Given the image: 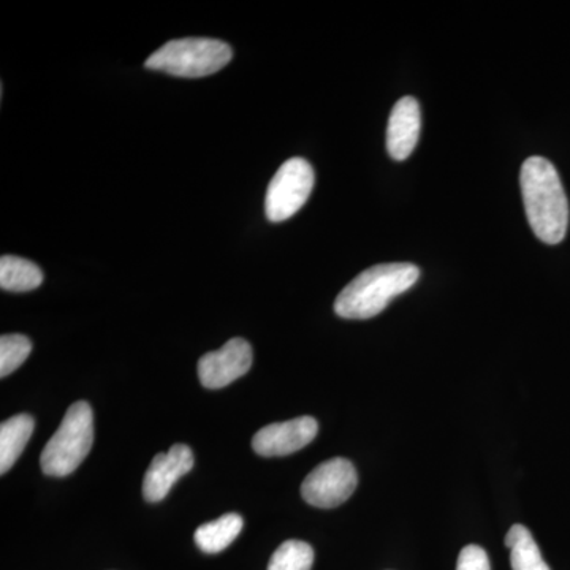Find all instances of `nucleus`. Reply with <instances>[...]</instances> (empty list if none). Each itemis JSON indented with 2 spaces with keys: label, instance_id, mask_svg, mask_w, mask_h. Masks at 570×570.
Segmentation results:
<instances>
[{
  "label": "nucleus",
  "instance_id": "obj_1",
  "mask_svg": "<svg viewBox=\"0 0 570 570\" xmlns=\"http://www.w3.org/2000/svg\"><path fill=\"white\" fill-rule=\"evenodd\" d=\"M520 186L534 235L546 245H560L568 234L569 204L554 165L539 156L524 160Z\"/></svg>",
  "mask_w": 570,
  "mask_h": 570
},
{
  "label": "nucleus",
  "instance_id": "obj_2",
  "mask_svg": "<svg viewBox=\"0 0 570 570\" xmlns=\"http://www.w3.org/2000/svg\"><path fill=\"white\" fill-rule=\"evenodd\" d=\"M419 277V266L412 264H384L365 269L337 295L336 314L352 321L377 316L393 298L414 287Z\"/></svg>",
  "mask_w": 570,
  "mask_h": 570
},
{
  "label": "nucleus",
  "instance_id": "obj_3",
  "mask_svg": "<svg viewBox=\"0 0 570 570\" xmlns=\"http://www.w3.org/2000/svg\"><path fill=\"white\" fill-rule=\"evenodd\" d=\"M94 444L92 407L86 401L71 404L58 428L41 452V471L50 478H66L75 471Z\"/></svg>",
  "mask_w": 570,
  "mask_h": 570
},
{
  "label": "nucleus",
  "instance_id": "obj_4",
  "mask_svg": "<svg viewBox=\"0 0 570 570\" xmlns=\"http://www.w3.org/2000/svg\"><path fill=\"white\" fill-rule=\"evenodd\" d=\"M234 58L225 41L216 39H179L165 43L146 59L149 70L165 71L183 78H202L223 70Z\"/></svg>",
  "mask_w": 570,
  "mask_h": 570
},
{
  "label": "nucleus",
  "instance_id": "obj_5",
  "mask_svg": "<svg viewBox=\"0 0 570 570\" xmlns=\"http://www.w3.org/2000/svg\"><path fill=\"white\" fill-rule=\"evenodd\" d=\"M314 170L302 157H292L273 176L265 197L269 223H284L305 206L314 189Z\"/></svg>",
  "mask_w": 570,
  "mask_h": 570
},
{
  "label": "nucleus",
  "instance_id": "obj_6",
  "mask_svg": "<svg viewBox=\"0 0 570 570\" xmlns=\"http://www.w3.org/2000/svg\"><path fill=\"white\" fill-rule=\"evenodd\" d=\"M358 474L348 460L333 459L318 464L305 479L302 497L314 508L333 509L354 494Z\"/></svg>",
  "mask_w": 570,
  "mask_h": 570
},
{
  "label": "nucleus",
  "instance_id": "obj_7",
  "mask_svg": "<svg viewBox=\"0 0 570 570\" xmlns=\"http://www.w3.org/2000/svg\"><path fill=\"white\" fill-rule=\"evenodd\" d=\"M253 366V347L243 337H234L219 351L209 352L198 362V377L205 389H224L245 376Z\"/></svg>",
  "mask_w": 570,
  "mask_h": 570
},
{
  "label": "nucleus",
  "instance_id": "obj_8",
  "mask_svg": "<svg viewBox=\"0 0 570 570\" xmlns=\"http://www.w3.org/2000/svg\"><path fill=\"white\" fill-rule=\"evenodd\" d=\"M317 420L298 417L266 425L255 434L253 449L261 456H285L305 449L317 436Z\"/></svg>",
  "mask_w": 570,
  "mask_h": 570
},
{
  "label": "nucleus",
  "instance_id": "obj_9",
  "mask_svg": "<svg viewBox=\"0 0 570 570\" xmlns=\"http://www.w3.org/2000/svg\"><path fill=\"white\" fill-rule=\"evenodd\" d=\"M194 453L186 444H176L167 453H157L142 480V497L160 502L171 487L194 468Z\"/></svg>",
  "mask_w": 570,
  "mask_h": 570
},
{
  "label": "nucleus",
  "instance_id": "obj_10",
  "mask_svg": "<svg viewBox=\"0 0 570 570\" xmlns=\"http://www.w3.org/2000/svg\"><path fill=\"white\" fill-rule=\"evenodd\" d=\"M422 129V112L414 97L397 100L390 115L387 127V151L393 160H406L417 146Z\"/></svg>",
  "mask_w": 570,
  "mask_h": 570
},
{
  "label": "nucleus",
  "instance_id": "obj_11",
  "mask_svg": "<svg viewBox=\"0 0 570 570\" xmlns=\"http://www.w3.org/2000/svg\"><path fill=\"white\" fill-rule=\"evenodd\" d=\"M33 433V419L18 414L0 425V472L6 474L20 459Z\"/></svg>",
  "mask_w": 570,
  "mask_h": 570
},
{
  "label": "nucleus",
  "instance_id": "obj_12",
  "mask_svg": "<svg viewBox=\"0 0 570 570\" xmlns=\"http://www.w3.org/2000/svg\"><path fill=\"white\" fill-rule=\"evenodd\" d=\"M242 515L238 513H227L220 519L209 521V523L202 524L195 531V543L198 549L205 553L214 554L227 549L234 540L238 538L239 532L243 530Z\"/></svg>",
  "mask_w": 570,
  "mask_h": 570
},
{
  "label": "nucleus",
  "instance_id": "obj_13",
  "mask_svg": "<svg viewBox=\"0 0 570 570\" xmlns=\"http://www.w3.org/2000/svg\"><path fill=\"white\" fill-rule=\"evenodd\" d=\"M505 546L510 550L512 570H550L531 531L523 524H513L510 528L505 535Z\"/></svg>",
  "mask_w": 570,
  "mask_h": 570
},
{
  "label": "nucleus",
  "instance_id": "obj_14",
  "mask_svg": "<svg viewBox=\"0 0 570 570\" xmlns=\"http://www.w3.org/2000/svg\"><path fill=\"white\" fill-rule=\"evenodd\" d=\"M43 283V272L26 258L3 255L0 258V287L9 292H29Z\"/></svg>",
  "mask_w": 570,
  "mask_h": 570
},
{
  "label": "nucleus",
  "instance_id": "obj_15",
  "mask_svg": "<svg viewBox=\"0 0 570 570\" xmlns=\"http://www.w3.org/2000/svg\"><path fill=\"white\" fill-rule=\"evenodd\" d=\"M314 564V550L302 540H287L273 553L268 570H311Z\"/></svg>",
  "mask_w": 570,
  "mask_h": 570
},
{
  "label": "nucleus",
  "instance_id": "obj_16",
  "mask_svg": "<svg viewBox=\"0 0 570 570\" xmlns=\"http://www.w3.org/2000/svg\"><path fill=\"white\" fill-rule=\"evenodd\" d=\"M32 352V343L24 335H3L0 337V377L10 376L26 362Z\"/></svg>",
  "mask_w": 570,
  "mask_h": 570
},
{
  "label": "nucleus",
  "instance_id": "obj_17",
  "mask_svg": "<svg viewBox=\"0 0 570 570\" xmlns=\"http://www.w3.org/2000/svg\"><path fill=\"white\" fill-rule=\"evenodd\" d=\"M456 570H491L489 554L479 546H468L461 550Z\"/></svg>",
  "mask_w": 570,
  "mask_h": 570
}]
</instances>
